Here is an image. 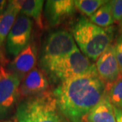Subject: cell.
Masks as SVG:
<instances>
[{"instance_id": "6da1fadb", "label": "cell", "mask_w": 122, "mask_h": 122, "mask_svg": "<svg viewBox=\"0 0 122 122\" xmlns=\"http://www.w3.org/2000/svg\"><path fill=\"white\" fill-rule=\"evenodd\" d=\"M107 92V85L92 64L83 74L65 80L53 92L59 111L69 122H84Z\"/></svg>"}, {"instance_id": "7a4b0ae2", "label": "cell", "mask_w": 122, "mask_h": 122, "mask_svg": "<svg viewBox=\"0 0 122 122\" xmlns=\"http://www.w3.org/2000/svg\"><path fill=\"white\" fill-rule=\"evenodd\" d=\"M114 31L113 26L102 28L86 18H81L73 27L72 35L81 52L89 59L97 61L113 44Z\"/></svg>"}, {"instance_id": "3957f363", "label": "cell", "mask_w": 122, "mask_h": 122, "mask_svg": "<svg viewBox=\"0 0 122 122\" xmlns=\"http://www.w3.org/2000/svg\"><path fill=\"white\" fill-rule=\"evenodd\" d=\"M52 92H46L21 101L16 109L17 122H62Z\"/></svg>"}, {"instance_id": "277c9868", "label": "cell", "mask_w": 122, "mask_h": 122, "mask_svg": "<svg viewBox=\"0 0 122 122\" xmlns=\"http://www.w3.org/2000/svg\"><path fill=\"white\" fill-rule=\"evenodd\" d=\"M92 65L77 47L65 56L54 62L46 72L54 81L62 82L85 73Z\"/></svg>"}, {"instance_id": "5b68a950", "label": "cell", "mask_w": 122, "mask_h": 122, "mask_svg": "<svg viewBox=\"0 0 122 122\" xmlns=\"http://www.w3.org/2000/svg\"><path fill=\"white\" fill-rule=\"evenodd\" d=\"M77 47L72 34L65 30L54 31L48 36L40 55V66L46 71L54 62L65 56Z\"/></svg>"}, {"instance_id": "8992f818", "label": "cell", "mask_w": 122, "mask_h": 122, "mask_svg": "<svg viewBox=\"0 0 122 122\" xmlns=\"http://www.w3.org/2000/svg\"><path fill=\"white\" fill-rule=\"evenodd\" d=\"M20 80L4 68H0V119L13 109L20 96Z\"/></svg>"}, {"instance_id": "52a82bcc", "label": "cell", "mask_w": 122, "mask_h": 122, "mask_svg": "<svg viewBox=\"0 0 122 122\" xmlns=\"http://www.w3.org/2000/svg\"><path fill=\"white\" fill-rule=\"evenodd\" d=\"M33 20L20 14L16 18L6 39V50L9 54L18 56L29 44Z\"/></svg>"}, {"instance_id": "ba28073f", "label": "cell", "mask_w": 122, "mask_h": 122, "mask_svg": "<svg viewBox=\"0 0 122 122\" xmlns=\"http://www.w3.org/2000/svg\"><path fill=\"white\" fill-rule=\"evenodd\" d=\"M96 67L100 79L107 87L117 80L122 75L115 56L114 44H111L96 61Z\"/></svg>"}, {"instance_id": "9c48e42d", "label": "cell", "mask_w": 122, "mask_h": 122, "mask_svg": "<svg viewBox=\"0 0 122 122\" xmlns=\"http://www.w3.org/2000/svg\"><path fill=\"white\" fill-rule=\"evenodd\" d=\"M75 9L74 1L49 0L46 3L45 14L50 26H56L73 16Z\"/></svg>"}, {"instance_id": "30bf717a", "label": "cell", "mask_w": 122, "mask_h": 122, "mask_svg": "<svg viewBox=\"0 0 122 122\" xmlns=\"http://www.w3.org/2000/svg\"><path fill=\"white\" fill-rule=\"evenodd\" d=\"M36 63V50L33 44H29L10 62L8 71L22 81L35 69Z\"/></svg>"}, {"instance_id": "8fae6325", "label": "cell", "mask_w": 122, "mask_h": 122, "mask_svg": "<svg viewBox=\"0 0 122 122\" xmlns=\"http://www.w3.org/2000/svg\"><path fill=\"white\" fill-rule=\"evenodd\" d=\"M49 83L44 72L35 68L22 80L20 86V96L28 98L47 92Z\"/></svg>"}, {"instance_id": "7c38bea8", "label": "cell", "mask_w": 122, "mask_h": 122, "mask_svg": "<svg viewBox=\"0 0 122 122\" xmlns=\"http://www.w3.org/2000/svg\"><path fill=\"white\" fill-rule=\"evenodd\" d=\"M84 122H117L107 90L103 98L90 111Z\"/></svg>"}, {"instance_id": "4fadbf2b", "label": "cell", "mask_w": 122, "mask_h": 122, "mask_svg": "<svg viewBox=\"0 0 122 122\" xmlns=\"http://www.w3.org/2000/svg\"><path fill=\"white\" fill-rule=\"evenodd\" d=\"M20 11V9L17 1H10L4 13L0 15V58H1V48L3 44L7 39Z\"/></svg>"}, {"instance_id": "5bb4252c", "label": "cell", "mask_w": 122, "mask_h": 122, "mask_svg": "<svg viewBox=\"0 0 122 122\" xmlns=\"http://www.w3.org/2000/svg\"><path fill=\"white\" fill-rule=\"evenodd\" d=\"M20 9V12L29 18H33L40 29L43 28L42 10L44 1L42 0H26L17 1Z\"/></svg>"}, {"instance_id": "9a60e30c", "label": "cell", "mask_w": 122, "mask_h": 122, "mask_svg": "<svg viewBox=\"0 0 122 122\" xmlns=\"http://www.w3.org/2000/svg\"><path fill=\"white\" fill-rule=\"evenodd\" d=\"M90 20L97 26L107 28L111 26L115 23L112 12L110 1L106 4L100 7L93 15L90 17Z\"/></svg>"}, {"instance_id": "2e32d148", "label": "cell", "mask_w": 122, "mask_h": 122, "mask_svg": "<svg viewBox=\"0 0 122 122\" xmlns=\"http://www.w3.org/2000/svg\"><path fill=\"white\" fill-rule=\"evenodd\" d=\"M108 1L107 0H76L74 1V4L75 8L81 12L90 17Z\"/></svg>"}, {"instance_id": "e0dca14e", "label": "cell", "mask_w": 122, "mask_h": 122, "mask_svg": "<svg viewBox=\"0 0 122 122\" xmlns=\"http://www.w3.org/2000/svg\"><path fill=\"white\" fill-rule=\"evenodd\" d=\"M107 90L113 107L122 109V74L117 81L107 87Z\"/></svg>"}, {"instance_id": "ac0fdd59", "label": "cell", "mask_w": 122, "mask_h": 122, "mask_svg": "<svg viewBox=\"0 0 122 122\" xmlns=\"http://www.w3.org/2000/svg\"><path fill=\"white\" fill-rule=\"evenodd\" d=\"M110 3L115 22H119L122 20V0L110 1Z\"/></svg>"}, {"instance_id": "d6986e66", "label": "cell", "mask_w": 122, "mask_h": 122, "mask_svg": "<svg viewBox=\"0 0 122 122\" xmlns=\"http://www.w3.org/2000/svg\"><path fill=\"white\" fill-rule=\"evenodd\" d=\"M113 44L116 58L122 74V31H120V34L118 35Z\"/></svg>"}, {"instance_id": "ffe728a7", "label": "cell", "mask_w": 122, "mask_h": 122, "mask_svg": "<svg viewBox=\"0 0 122 122\" xmlns=\"http://www.w3.org/2000/svg\"><path fill=\"white\" fill-rule=\"evenodd\" d=\"M115 116L117 122H122V109L113 107Z\"/></svg>"}, {"instance_id": "44dd1931", "label": "cell", "mask_w": 122, "mask_h": 122, "mask_svg": "<svg viewBox=\"0 0 122 122\" xmlns=\"http://www.w3.org/2000/svg\"><path fill=\"white\" fill-rule=\"evenodd\" d=\"M7 2L8 1L5 0H0V15L4 13V12L7 8Z\"/></svg>"}, {"instance_id": "7402d4cb", "label": "cell", "mask_w": 122, "mask_h": 122, "mask_svg": "<svg viewBox=\"0 0 122 122\" xmlns=\"http://www.w3.org/2000/svg\"><path fill=\"white\" fill-rule=\"evenodd\" d=\"M119 27H120V31H122V20L119 22Z\"/></svg>"}, {"instance_id": "603a6c76", "label": "cell", "mask_w": 122, "mask_h": 122, "mask_svg": "<svg viewBox=\"0 0 122 122\" xmlns=\"http://www.w3.org/2000/svg\"><path fill=\"white\" fill-rule=\"evenodd\" d=\"M62 122H69V121H66V120H65V121L62 120Z\"/></svg>"}, {"instance_id": "cb8c5ba5", "label": "cell", "mask_w": 122, "mask_h": 122, "mask_svg": "<svg viewBox=\"0 0 122 122\" xmlns=\"http://www.w3.org/2000/svg\"></svg>"}]
</instances>
